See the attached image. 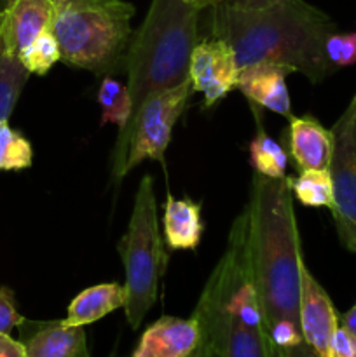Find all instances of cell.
<instances>
[{
  "mask_svg": "<svg viewBox=\"0 0 356 357\" xmlns=\"http://www.w3.org/2000/svg\"><path fill=\"white\" fill-rule=\"evenodd\" d=\"M20 342L28 357H91L82 326L63 319L30 321L20 324Z\"/></svg>",
  "mask_w": 356,
  "mask_h": 357,
  "instance_id": "12",
  "label": "cell"
},
{
  "mask_svg": "<svg viewBox=\"0 0 356 357\" xmlns=\"http://www.w3.org/2000/svg\"><path fill=\"white\" fill-rule=\"evenodd\" d=\"M267 357H292V356H290V352L286 351V349L278 347V345H274L272 342H269L267 338Z\"/></svg>",
  "mask_w": 356,
  "mask_h": 357,
  "instance_id": "31",
  "label": "cell"
},
{
  "mask_svg": "<svg viewBox=\"0 0 356 357\" xmlns=\"http://www.w3.org/2000/svg\"><path fill=\"white\" fill-rule=\"evenodd\" d=\"M24 317L17 312L14 295L9 288L0 286V333L10 335L14 328H20Z\"/></svg>",
  "mask_w": 356,
  "mask_h": 357,
  "instance_id": "25",
  "label": "cell"
},
{
  "mask_svg": "<svg viewBox=\"0 0 356 357\" xmlns=\"http://www.w3.org/2000/svg\"><path fill=\"white\" fill-rule=\"evenodd\" d=\"M213 357H267V333L251 281L241 213L192 314Z\"/></svg>",
  "mask_w": 356,
  "mask_h": 357,
  "instance_id": "3",
  "label": "cell"
},
{
  "mask_svg": "<svg viewBox=\"0 0 356 357\" xmlns=\"http://www.w3.org/2000/svg\"><path fill=\"white\" fill-rule=\"evenodd\" d=\"M205 14L209 37L222 38L234 49L239 68L281 65L313 84L335 72L325 47L337 24L306 0H278L260 9L215 2Z\"/></svg>",
  "mask_w": 356,
  "mask_h": 357,
  "instance_id": "2",
  "label": "cell"
},
{
  "mask_svg": "<svg viewBox=\"0 0 356 357\" xmlns=\"http://www.w3.org/2000/svg\"><path fill=\"white\" fill-rule=\"evenodd\" d=\"M17 59L21 65L35 75H45L52 65L61 61V51H59L58 38L54 37L52 30L44 31L38 35L28 47H24L20 52Z\"/></svg>",
  "mask_w": 356,
  "mask_h": 357,
  "instance_id": "23",
  "label": "cell"
},
{
  "mask_svg": "<svg viewBox=\"0 0 356 357\" xmlns=\"http://www.w3.org/2000/svg\"><path fill=\"white\" fill-rule=\"evenodd\" d=\"M56 6H65V3H73V2H82V0H52Z\"/></svg>",
  "mask_w": 356,
  "mask_h": 357,
  "instance_id": "34",
  "label": "cell"
},
{
  "mask_svg": "<svg viewBox=\"0 0 356 357\" xmlns=\"http://www.w3.org/2000/svg\"><path fill=\"white\" fill-rule=\"evenodd\" d=\"M250 164L255 173L267 178H285L288 166V153L281 143L271 135L258 129L257 136L250 143Z\"/></svg>",
  "mask_w": 356,
  "mask_h": 357,
  "instance_id": "20",
  "label": "cell"
},
{
  "mask_svg": "<svg viewBox=\"0 0 356 357\" xmlns=\"http://www.w3.org/2000/svg\"><path fill=\"white\" fill-rule=\"evenodd\" d=\"M0 357H28L23 344L10 335L0 333Z\"/></svg>",
  "mask_w": 356,
  "mask_h": 357,
  "instance_id": "27",
  "label": "cell"
},
{
  "mask_svg": "<svg viewBox=\"0 0 356 357\" xmlns=\"http://www.w3.org/2000/svg\"><path fill=\"white\" fill-rule=\"evenodd\" d=\"M290 190L297 201L307 208H328L334 206V185L328 169L299 171V176L288 178Z\"/></svg>",
  "mask_w": 356,
  "mask_h": 357,
  "instance_id": "18",
  "label": "cell"
},
{
  "mask_svg": "<svg viewBox=\"0 0 356 357\" xmlns=\"http://www.w3.org/2000/svg\"><path fill=\"white\" fill-rule=\"evenodd\" d=\"M187 357H213V356H212V352H209V349L206 347L205 342L201 340V344L198 345V349H195V351L192 352L191 356H187Z\"/></svg>",
  "mask_w": 356,
  "mask_h": 357,
  "instance_id": "32",
  "label": "cell"
},
{
  "mask_svg": "<svg viewBox=\"0 0 356 357\" xmlns=\"http://www.w3.org/2000/svg\"><path fill=\"white\" fill-rule=\"evenodd\" d=\"M192 93V84L187 80L173 89L154 93L140 105L128 124L119 129L117 142L110 157L112 180L121 181L147 159L157 160L164 166L171 132L178 117L184 114Z\"/></svg>",
  "mask_w": 356,
  "mask_h": 357,
  "instance_id": "7",
  "label": "cell"
},
{
  "mask_svg": "<svg viewBox=\"0 0 356 357\" xmlns=\"http://www.w3.org/2000/svg\"><path fill=\"white\" fill-rule=\"evenodd\" d=\"M164 237L173 251H194L201 243L205 223L201 204L191 199H177L168 194L164 204Z\"/></svg>",
  "mask_w": 356,
  "mask_h": 357,
  "instance_id": "16",
  "label": "cell"
},
{
  "mask_svg": "<svg viewBox=\"0 0 356 357\" xmlns=\"http://www.w3.org/2000/svg\"><path fill=\"white\" fill-rule=\"evenodd\" d=\"M135 7L124 0H82L56 6L52 33L61 61L98 77L124 72Z\"/></svg>",
  "mask_w": 356,
  "mask_h": 357,
  "instance_id": "5",
  "label": "cell"
},
{
  "mask_svg": "<svg viewBox=\"0 0 356 357\" xmlns=\"http://www.w3.org/2000/svg\"><path fill=\"white\" fill-rule=\"evenodd\" d=\"M251 281L269 342L292 351L304 344L299 305L304 258L288 176L255 173L243 211Z\"/></svg>",
  "mask_w": 356,
  "mask_h": 357,
  "instance_id": "1",
  "label": "cell"
},
{
  "mask_svg": "<svg viewBox=\"0 0 356 357\" xmlns=\"http://www.w3.org/2000/svg\"><path fill=\"white\" fill-rule=\"evenodd\" d=\"M201 344V328L194 317L164 316L150 324L131 357H187Z\"/></svg>",
  "mask_w": 356,
  "mask_h": 357,
  "instance_id": "13",
  "label": "cell"
},
{
  "mask_svg": "<svg viewBox=\"0 0 356 357\" xmlns=\"http://www.w3.org/2000/svg\"><path fill=\"white\" fill-rule=\"evenodd\" d=\"M290 356L292 357H318L316 354H314V351L311 347H307L306 344L299 345V347L292 349V351H288Z\"/></svg>",
  "mask_w": 356,
  "mask_h": 357,
  "instance_id": "30",
  "label": "cell"
},
{
  "mask_svg": "<svg viewBox=\"0 0 356 357\" xmlns=\"http://www.w3.org/2000/svg\"><path fill=\"white\" fill-rule=\"evenodd\" d=\"M299 321L304 344L313 349L318 357H328L332 338L339 328V314L328 293L314 279L306 264L300 282Z\"/></svg>",
  "mask_w": 356,
  "mask_h": 357,
  "instance_id": "10",
  "label": "cell"
},
{
  "mask_svg": "<svg viewBox=\"0 0 356 357\" xmlns=\"http://www.w3.org/2000/svg\"><path fill=\"white\" fill-rule=\"evenodd\" d=\"M339 326L348 330L349 333L356 337V303L346 314L339 316Z\"/></svg>",
  "mask_w": 356,
  "mask_h": 357,
  "instance_id": "29",
  "label": "cell"
},
{
  "mask_svg": "<svg viewBox=\"0 0 356 357\" xmlns=\"http://www.w3.org/2000/svg\"><path fill=\"white\" fill-rule=\"evenodd\" d=\"M239 70L236 52L222 38L205 37L195 44L188 80L194 93L202 94V108H212L237 89Z\"/></svg>",
  "mask_w": 356,
  "mask_h": 357,
  "instance_id": "9",
  "label": "cell"
},
{
  "mask_svg": "<svg viewBox=\"0 0 356 357\" xmlns=\"http://www.w3.org/2000/svg\"><path fill=\"white\" fill-rule=\"evenodd\" d=\"M13 2H14V0H0V10L7 9V7H9Z\"/></svg>",
  "mask_w": 356,
  "mask_h": 357,
  "instance_id": "35",
  "label": "cell"
},
{
  "mask_svg": "<svg viewBox=\"0 0 356 357\" xmlns=\"http://www.w3.org/2000/svg\"><path fill=\"white\" fill-rule=\"evenodd\" d=\"M216 2H223L232 7H243V9H260V7L271 6L278 0H216Z\"/></svg>",
  "mask_w": 356,
  "mask_h": 357,
  "instance_id": "28",
  "label": "cell"
},
{
  "mask_svg": "<svg viewBox=\"0 0 356 357\" xmlns=\"http://www.w3.org/2000/svg\"><path fill=\"white\" fill-rule=\"evenodd\" d=\"M34 162L30 142L13 129L9 122H0V171L28 169Z\"/></svg>",
  "mask_w": 356,
  "mask_h": 357,
  "instance_id": "22",
  "label": "cell"
},
{
  "mask_svg": "<svg viewBox=\"0 0 356 357\" xmlns=\"http://www.w3.org/2000/svg\"><path fill=\"white\" fill-rule=\"evenodd\" d=\"M327 58L335 70L356 63V31L353 33H332L327 40Z\"/></svg>",
  "mask_w": 356,
  "mask_h": 357,
  "instance_id": "24",
  "label": "cell"
},
{
  "mask_svg": "<svg viewBox=\"0 0 356 357\" xmlns=\"http://www.w3.org/2000/svg\"><path fill=\"white\" fill-rule=\"evenodd\" d=\"M124 286L117 282H107V284H96L80 291L75 298L70 302L66 317L63 323L68 326H87L96 321L103 319L105 316L112 314L114 310L126 305Z\"/></svg>",
  "mask_w": 356,
  "mask_h": 357,
  "instance_id": "17",
  "label": "cell"
},
{
  "mask_svg": "<svg viewBox=\"0 0 356 357\" xmlns=\"http://www.w3.org/2000/svg\"><path fill=\"white\" fill-rule=\"evenodd\" d=\"M290 155L297 169H328L334 153V136L313 115L290 119L286 129Z\"/></svg>",
  "mask_w": 356,
  "mask_h": 357,
  "instance_id": "15",
  "label": "cell"
},
{
  "mask_svg": "<svg viewBox=\"0 0 356 357\" xmlns=\"http://www.w3.org/2000/svg\"><path fill=\"white\" fill-rule=\"evenodd\" d=\"M290 72L286 66L258 63V65L244 66L239 70L237 89L250 100L251 107H260L274 114L283 115L290 121L292 101H290L286 75Z\"/></svg>",
  "mask_w": 356,
  "mask_h": 357,
  "instance_id": "14",
  "label": "cell"
},
{
  "mask_svg": "<svg viewBox=\"0 0 356 357\" xmlns=\"http://www.w3.org/2000/svg\"><path fill=\"white\" fill-rule=\"evenodd\" d=\"M328 357H356V337L344 330L342 326L337 328L330 344Z\"/></svg>",
  "mask_w": 356,
  "mask_h": 357,
  "instance_id": "26",
  "label": "cell"
},
{
  "mask_svg": "<svg viewBox=\"0 0 356 357\" xmlns=\"http://www.w3.org/2000/svg\"><path fill=\"white\" fill-rule=\"evenodd\" d=\"M28 77L30 72L20 59L0 52V122L10 117Z\"/></svg>",
  "mask_w": 356,
  "mask_h": 357,
  "instance_id": "21",
  "label": "cell"
},
{
  "mask_svg": "<svg viewBox=\"0 0 356 357\" xmlns=\"http://www.w3.org/2000/svg\"><path fill=\"white\" fill-rule=\"evenodd\" d=\"M202 10L185 0H152L124 59L133 114L154 93L187 82Z\"/></svg>",
  "mask_w": 356,
  "mask_h": 357,
  "instance_id": "4",
  "label": "cell"
},
{
  "mask_svg": "<svg viewBox=\"0 0 356 357\" xmlns=\"http://www.w3.org/2000/svg\"><path fill=\"white\" fill-rule=\"evenodd\" d=\"M330 131L334 136L328 167L334 185L330 211L342 246L356 253V93Z\"/></svg>",
  "mask_w": 356,
  "mask_h": 357,
  "instance_id": "8",
  "label": "cell"
},
{
  "mask_svg": "<svg viewBox=\"0 0 356 357\" xmlns=\"http://www.w3.org/2000/svg\"><path fill=\"white\" fill-rule=\"evenodd\" d=\"M117 250L126 271V319L131 330L136 331L156 303L159 278L168 260L157 225L154 178L150 174H145L140 181L128 230L119 241Z\"/></svg>",
  "mask_w": 356,
  "mask_h": 357,
  "instance_id": "6",
  "label": "cell"
},
{
  "mask_svg": "<svg viewBox=\"0 0 356 357\" xmlns=\"http://www.w3.org/2000/svg\"><path fill=\"white\" fill-rule=\"evenodd\" d=\"M54 16L52 0H14L0 10V52L17 58L38 35L52 30Z\"/></svg>",
  "mask_w": 356,
  "mask_h": 357,
  "instance_id": "11",
  "label": "cell"
},
{
  "mask_svg": "<svg viewBox=\"0 0 356 357\" xmlns=\"http://www.w3.org/2000/svg\"><path fill=\"white\" fill-rule=\"evenodd\" d=\"M185 2L192 3V6L201 7V9H208V7L212 6V3H215L216 0H185Z\"/></svg>",
  "mask_w": 356,
  "mask_h": 357,
  "instance_id": "33",
  "label": "cell"
},
{
  "mask_svg": "<svg viewBox=\"0 0 356 357\" xmlns=\"http://www.w3.org/2000/svg\"><path fill=\"white\" fill-rule=\"evenodd\" d=\"M98 103L101 108V126L115 124L124 128L133 115V100L128 84L119 82L112 75L103 77L98 89Z\"/></svg>",
  "mask_w": 356,
  "mask_h": 357,
  "instance_id": "19",
  "label": "cell"
}]
</instances>
